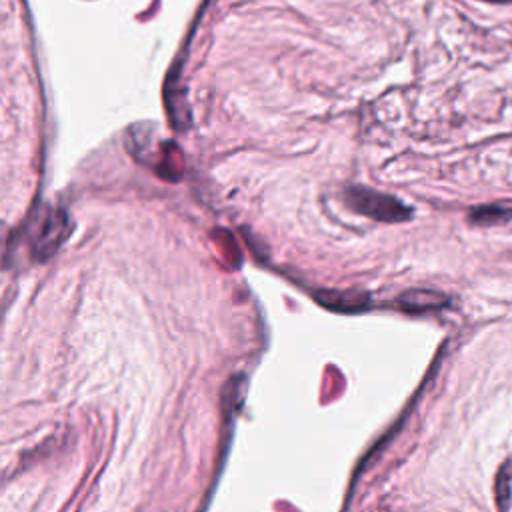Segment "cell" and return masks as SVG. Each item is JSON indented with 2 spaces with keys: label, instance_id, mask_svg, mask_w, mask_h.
<instances>
[{
  "label": "cell",
  "instance_id": "1",
  "mask_svg": "<svg viewBox=\"0 0 512 512\" xmlns=\"http://www.w3.org/2000/svg\"><path fill=\"white\" fill-rule=\"evenodd\" d=\"M344 198L354 212L378 222H404L412 218L410 206L402 204L398 198L390 194L366 186H348Z\"/></svg>",
  "mask_w": 512,
  "mask_h": 512
},
{
  "label": "cell",
  "instance_id": "2",
  "mask_svg": "<svg viewBox=\"0 0 512 512\" xmlns=\"http://www.w3.org/2000/svg\"><path fill=\"white\" fill-rule=\"evenodd\" d=\"M66 230H68V222H66V216L58 210H52L48 214H44L42 222H40V228L34 236V242H32V250H34V256L36 258H48L62 242V238L66 236Z\"/></svg>",
  "mask_w": 512,
  "mask_h": 512
},
{
  "label": "cell",
  "instance_id": "3",
  "mask_svg": "<svg viewBox=\"0 0 512 512\" xmlns=\"http://www.w3.org/2000/svg\"><path fill=\"white\" fill-rule=\"evenodd\" d=\"M314 296L324 308L334 312L356 314L370 308V294L360 290H320Z\"/></svg>",
  "mask_w": 512,
  "mask_h": 512
},
{
  "label": "cell",
  "instance_id": "4",
  "mask_svg": "<svg viewBox=\"0 0 512 512\" xmlns=\"http://www.w3.org/2000/svg\"><path fill=\"white\" fill-rule=\"evenodd\" d=\"M398 308L410 314H422L430 310L444 308L448 304V298L442 292L436 290H424V288H412L398 296Z\"/></svg>",
  "mask_w": 512,
  "mask_h": 512
},
{
  "label": "cell",
  "instance_id": "5",
  "mask_svg": "<svg viewBox=\"0 0 512 512\" xmlns=\"http://www.w3.org/2000/svg\"><path fill=\"white\" fill-rule=\"evenodd\" d=\"M510 218H512V208H506V206H476L470 212V220L482 226L506 222Z\"/></svg>",
  "mask_w": 512,
  "mask_h": 512
},
{
  "label": "cell",
  "instance_id": "6",
  "mask_svg": "<svg viewBox=\"0 0 512 512\" xmlns=\"http://www.w3.org/2000/svg\"><path fill=\"white\" fill-rule=\"evenodd\" d=\"M496 498H498V506L502 510L508 508V500H510V462H506L500 472H498V480H496Z\"/></svg>",
  "mask_w": 512,
  "mask_h": 512
},
{
  "label": "cell",
  "instance_id": "7",
  "mask_svg": "<svg viewBox=\"0 0 512 512\" xmlns=\"http://www.w3.org/2000/svg\"><path fill=\"white\" fill-rule=\"evenodd\" d=\"M486 2H512V0H486Z\"/></svg>",
  "mask_w": 512,
  "mask_h": 512
}]
</instances>
